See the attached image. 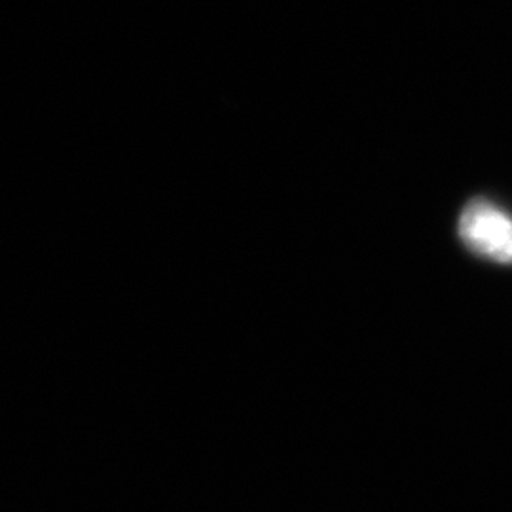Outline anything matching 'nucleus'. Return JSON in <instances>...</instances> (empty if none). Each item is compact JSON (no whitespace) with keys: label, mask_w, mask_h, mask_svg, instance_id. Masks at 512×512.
I'll use <instances>...</instances> for the list:
<instances>
[{"label":"nucleus","mask_w":512,"mask_h":512,"mask_svg":"<svg viewBox=\"0 0 512 512\" xmlns=\"http://www.w3.org/2000/svg\"><path fill=\"white\" fill-rule=\"evenodd\" d=\"M459 238L499 264H512V219L486 198H473L461 211Z\"/></svg>","instance_id":"1"}]
</instances>
